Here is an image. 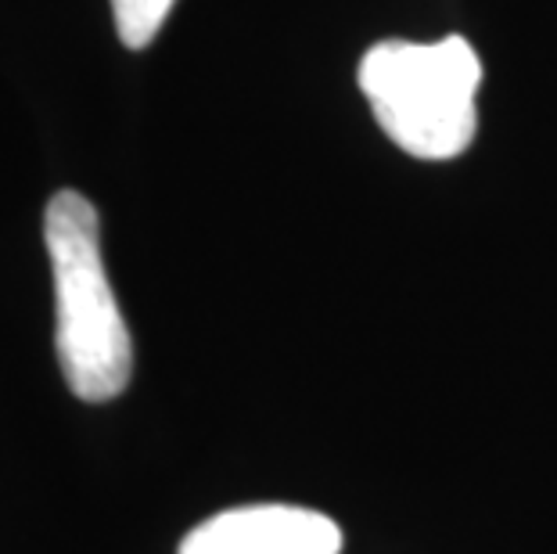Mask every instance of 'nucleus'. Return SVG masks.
Instances as JSON below:
<instances>
[{
	"label": "nucleus",
	"instance_id": "3",
	"mask_svg": "<svg viewBox=\"0 0 557 554\" xmlns=\"http://www.w3.org/2000/svg\"><path fill=\"white\" fill-rule=\"evenodd\" d=\"M335 518L295 504H248L198 522L176 554H338Z\"/></svg>",
	"mask_w": 557,
	"mask_h": 554
},
{
	"label": "nucleus",
	"instance_id": "1",
	"mask_svg": "<svg viewBox=\"0 0 557 554\" xmlns=\"http://www.w3.org/2000/svg\"><path fill=\"white\" fill-rule=\"evenodd\" d=\"M44 242L54 274V346L69 389L104 404L126 393L134 346L101 259L98 209L79 192H58L44 213Z\"/></svg>",
	"mask_w": 557,
	"mask_h": 554
},
{
	"label": "nucleus",
	"instance_id": "2",
	"mask_svg": "<svg viewBox=\"0 0 557 554\" xmlns=\"http://www.w3.org/2000/svg\"><path fill=\"white\" fill-rule=\"evenodd\" d=\"M482 62L465 37L382 40L360 58V90L377 126L413 159H457L475 140Z\"/></svg>",
	"mask_w": 557,
	"mask_h": 554
},
{
	"label": "nucleus",
	"instance_id": "4",
	"mask_svg": "<svg viewBox=\"0 0 557 554\" xmlns=\"http://www.w3.org/2000/svg\"><path fill=\"white\" fill-rule=\"evenodd\" d=\"M176 0H112V15H115V29H120V40L129 51H140L151 40L159 37L165 15Z\"/></svg>",
	"mask_w": 557,
	"mask_h": 554
}]
</instances>
